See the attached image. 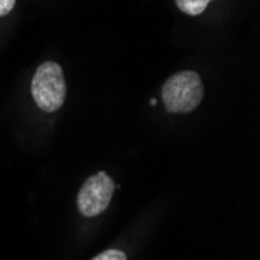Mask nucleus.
I'll return each mask as SVG.
<instances>
[{
    "label": "nucleus",
    "instance_id": "obj_1",
    "mask_svg": "<svg viewBox=\"0 0 260 260\" xmlns=\"http://www.w3.org/2000/svg\"><path fill=\"white\" fill-rule=\"evenodd\" d=\"M204 97L201 77L193 70L172 75L162 86L164 106L173 114H187L197 109Z\"/></svg>",
    "mask_w": 260,
    "mask_h": 260
},
{
    "label": "nucleus",
    "instance_id": "obj_2",
    "mask_svg": "<svg viewBox=\"0 0 260 260\" xmlns=\"http://www.w3.org/2000/svg\"><path fill=\"white\" fill-rule=\"evenodd\" d=\"M35 103L45 112L58 111L66 100V81L62 69L55 61L42 62L31 81Z\"/></svg>",
    "mask_w": 260,
    "mask_h": 260
},
{
    "label": "nucleus",
    "instance_id": "obj_3",
    "mask_svg": "<svg viewBox=\"0 0 260 260\" xmlns=\"http://www.w3.org/2000/svg\"><path fill=\"white\" fill-rule=\"evenodd\" d=\"M114 179L109 178L105 172H99L97 175L90 176L81 187L78 193V209L87 217H97L105 212L114 195Z\"/></svg>",
    "mask_w": 260,
    "mask_h": 260
},
{
    "label": "nucleus",
    "instance_id": "obj_4",
    "mask_svg": "<svg viewBox=\"0 0 260 260\" xmlns=\"http://www.w3.org/2000/svg\"><path fill=\"white\" fill-rule=\"evenodd\" d=\"M175 2L182 13L188 16H200L201 13H204L212 0H175Z\"/></svg>",
    "mask_w": 260,
    "mask_h": 260
},
{
    "label": "nucleus",
    "instance_id": "obj_5",
    "mask_svg": "<svg viewBox=\"0 0 260 260\" xmlns=\"http://www.w3.org/2000/svg\"><path fill=\"white\" fill-rule=\"evenodd\" d=\"M92 260H126L125 252L119 251V249H108L102 254H99L97 257H93Z\"/></svg>",
    "mask_w": 260,
    "mask_h": 260
},
{
    "label": "nucleus",
    "instance_id": "obj_6",
    "mask_svg": "<svg viewBox=\"0 0 260 260\" xmlns=\"http://www.w3.org/2000/svg\"><path fill=\"white\" fill-rule=\"evenodd\" d=\"M16 0H0V17L7 16L14 8Z\"/></svg>",
    "mask_w": 260,
    "mask_h": 260
}]
</instances>
